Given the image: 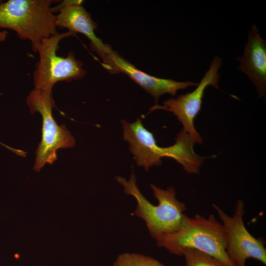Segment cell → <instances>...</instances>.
<instances>
[{"label":"cell","instance_id":"cell-1","mask_svg":"<svg viewBox=\"0 0 266 266\" xmlns=\"http://www.w3.org/2000/svg\"><path fill=\"white\" fill-rule=\"evenodd\" d=\"M123 139L129 144L136 165L148 171L154 166L162 164V159L168 157L181 165L189 173H199L204 161L208 157L197 155L194 150L195 142L182 129L177 134L175 142L166 147L159 146L153 134L137 118L133 123L121 120Z\"/></svg>","mask_w":266,"mask_h":266},{"label":"cell","instance_id":"cell-2","mask_svg":"<svg viewBox=\"0 0 266 266\" xmlns=\"http://www.w3.org/2000/svg\"><path fill=\"white\" fill-rule=\"evenodd\" d=\"M157 243L175 255L182 256L185 249H194L218 259L226 266H235L226 252L225 228L213 214L207 218L199 214L191 218L186 215L176 232L163 236Z\"/></svg>","mask_w":266,"mask_h":266},{"label":"cell","instance_id":"cell-3","mask_svg":"<svg viewBox=\"0 0 266 266\" xmlns=\"http://www.w3.org/2000/svg\"><path fill=\"white\" fill-rule=\"evenodd\" d=\"M116 179L123 186L126 194L135 198L137 205L133 214L145 221L150 234L156 241L180 228L187 207L176 198L174 188L164 190L151 184L153 195L158 201V204L155 205L150 202L139 190L133 172L128 180L119 176Z\"/></svg>","mask_w":266,"mask_h":266},{"label":"cell","instance_id":"cell-4","mask_svg":"<svg viewBox=\"0 0 266 266\" xmlns=\"http://www.w3.org/2000/svg\"><path fill=\"white\" fill-rule=\"evenodd\" d=\"M51 0L0 1V28L14 31L18 37L28 39L37 52L42 40L58 33Z\"/></svg>","mask_w":266,"mask_h":266},{"label":"cell","instance_id":"cell-5","mask_svg":"<svg viewBox=\"0 0 266 266\" xmlns=\"http://www.w3.org/2000/svg\"><path fill=\"white\" fill-rule=\"evenodd\" d=\"M30 112H39L41 115L42 138L36 151L33 169L38 171L46 164L52 165L57 160L59 149L74 146L75 139L65 125L59 126L52 115L55 107L52 92L34 88L27 99Z\"/></svg>","mask_w":266,"mask_h":266},{"label":"cell","instance_id":"cell-6","mask_svg":"<svg viewBox=\"0 0 266 266\" xmlns=\"http://www.w3.org/2000/svg\"><path fill=\"white\" fill-rule=\"evenodd\" d=\"M73 35L75 34L67 31L42 40L37 51L39 61L33 73L34 88L52 92L57 82H70L85 75L82 62L75 58L73 52H69L66 57L57 54L60 41Z\"/></svg>","mask_w":266,"mask_h":266},{"label":"cell","instance_id":"cell-7","mask_svg":"<svg viewBox=\"0 0 266 266\" xmlns=\"http://www.w3.org/2000/svg\"><path fill=\"white\" fill-rule=\"evenodd\" d=\"M244 205L242 200H238L233 215L230 216L216 204H212L226 231L227 255L235 266H245L246 261L249 258L266 265L264 240L256 238L246 229L243 219Z\"/></svg>","mask_w":266,"mask_h":266},{"label":"cell","instance_id":"cell-8","mask_svg":"<svg viewBox=\"0 0 266 266\" xmlns=\"http://www.w3.org/2000/svg\"><path fill=\"white\" fill-rule=\"evenodd\" d=\"M222 63V59L215 56L197 88L192 92L181 95L176 98H170L163 102V105L155 104L150 108V112L155 110L162 109L173 113L183 126V129L199 144L202 143V139L194 126L196 117L201 110L202 99L206 88L212 86L219 89L218 80L220 74L218 71Z\"/></svg>","mask_w":266,"mask_h":266},{"label":"cell","instance_id":"cell-9","mask_svg":"<svg viewBox=\"0 0 266 266\" xmlns=\"http://www.w3.org/2000/svg\"><path fill=\"white\" fill-rule=\"evenodd\" d=\"M102 61V66L109 72L125 73L153 97L156 102L165 94L174 96L178 91L198 84L190 81H177L151 76L137 68L113 50Z\"/></svg>","mask_w":266,"mask_h":266},{"label":"cell","instance_id":"cell-10","mask_svg":"<svg viewBox=\"0 0 266 266\" xmlns=\"http://www.w3.org/2000/svg\"><path fill=\"white\" fill-rule=\"evenodd\" d=\"M237 60L238 68L248 77L255 86L259 97L266 93V41L259 35L255 25L251 26L242 56Z\"/></svg>","mask_w":266,"mask_h":266},{"label":"cell","instance_id":"cell-11","mask_svg":"<svg viewBox=\"0 0 266 266\" xmlns=\"http://www.w3.org/2000/svg\"><path fill=\"white\" fill-rule=\"evenodd\" d=\"M82 0H74L73 3L62 9L56 15L57 28L67 29L74 34L79 33L84 34L90 40L92 50L103 59L112 50L95 35L97 24L82 6Z\"/></svg>","mask_w":266,"mask_h":266},{"label":"cell","instance_id":"cell-12","mask_svg":"<svg viewBox=\"0 0 266 266\" xmlns=\"http://www.w3.org/2000/svg\"><path fill=\"white\" fill-rule=\"evenodd\" d=\"M185 266H226L218 259L196 249L187 248L182 252Z\"/></svg>","mask_w":266,"mask_h":266},{"label":"cell","instance_id":"cell-13","mask_svg":"<svg viewBox=\"0 0 266 266\" xmlns=\"http://www.w3.org/2000/svg\"><path fill=\"white\" fill-rule=\"evenodd\" d=\"M112 266H166L156 259L135 253L119 255Z\"/></svg>","mask_w":266,"mask_h":266},{"label":"cell","instance_id":"cell-14","mask_svg":"<svg viewBox=\"0 0 266 266\" xmlns=\"http://www.w3.org/2000/svg\"><path fill=\"white\" fill-rule=\"evenodd\" d=\"M7 35V32L6 31H0V41H4Z\"/></svg>","mask_w":266,"mask_h":266}]
</instances>
